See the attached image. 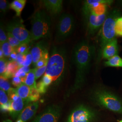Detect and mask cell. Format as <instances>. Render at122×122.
Listing matches in <instances>:
<instances>
[{"label":"cell","mask_w":122,"mask_h":122,"mask_svg":"<svg viewBox=\"0 0 122 122\" xmlns=\"http://www.w3.org/2000/svg\"><path fill=\"white\" fill-rule=\"evenodd\" d=\"M95 50L94 45L86 40L79 42L75 46L72 55V61L76 67L73 92L81 88L85 83Z\"/></svg>","instance_id":"obj_1"},{"label":"cell","mask_w":122,"mask_h":122,"mask_svg":"<svg viewBox=\"0 0 122 122\" xmlns=\"http://www.w3.org/2000/svg\"><path fill=\"white\" fill-rule=\"evenodd\" d=\"M66 66V52L63 47H54L52 49L45 74L53 81L58 82L63 77Z\"/></svg>","instance_id":"obj_2"},{"label":"cell","mask_w":122,"mask_h":122,"mask_svg":"<svg viewBox=\"0 0 122 122\" xmlns=\"http://www.w3.org/2000/svg\"><path fill=\"white\" fill-rule=\"evenodd\" d=\"M30 35L32 41L49 37L51 33L50 16L44 10L35 12L31 21Z\"/></svg>","instance_id":"obj_3"},{"label":"cell","mask_w":122,"mask_h":122,"mask_svg":"<svg viewBox=\"0 0 122 122\" xmlns=\"http://www.w3.org/2000/svg\"><path fill=\"white\" fill-rule=\"evenodd\" d=\"M93 98L101 107L122 115V100L112 92L102 89L96 90L93 93Z\"/></svg>","instance_id":"obj_4"},{"label":"cell","mask_w":122,"mask_h":122,"mask_svg":"<svg viewBox=\"0 0 122 122\" xmlns=\"http://www.w3.org/2000/svg\"><path fill=\"white\" fill-rule=\"evenodd\" d=\"M120 12L117 9H114L108 14L107 17L101 27L100 33L101 50L105 46L115 39V24Z\"/></svg>","instance_id":"obj_5"},{"label":"cell","mask_w":122,"mask_h":122,"mask_svg":"<svg viewBox=\"0 0 122 122\" xmlns=\"http://www.w3.org/2000/svg\"><path fill=\"white\" fill-rule=\"evenodd\" d=\"M75 22L73 16L70 13L62 14L57 25L56 40L57 42L64 41L70 37L74 30Z\"/></svg>","instance_id":"obj_6"},{"label":"cell","mask_w":122,"mask_h":122,"mask_svg":"<svg viewBox=\"0 0 122 122\" xmlns=\"http://www.w3.org/2000/svg\"><path fill=\"white\" fill-rule=\"evenodd\" d=\"M6 30L22 44H28L32 41L30 33L26 29L21 20L16 19L10 22Z\"/></svg>","instance_id":"obj_7"},{"label":"cell","mask_w":122,"mask_h":122,"mask_svg":"<svg viewBox=\"0 0 122 122\" xmlns=\"http://www.w3.org/2000/svg\"><path fill=\"white\" fill-rule=\"evenodd\" d=\"M96 114L91 109L84 105H80L72 111L67 122H92Z\"/></svg>","instance_id":"obj_8"},{"label":"cell","mask_w":122,"mask_h":122,"mask_svg":"<svg viewBox=\"0 0 122 122\" xmlns=\"http://www.w3.org/2000/svg\"><path fill=\"white\" fill-rule=\"evenodd\" d=\"M8 95L10 98L11 102L9 113L13 118H18L24 109L25 105H27V104L19 96L16 92V89L12 88L8 93Z\"/></svg>","instance_id":"obj_9"},{"label":"cell","mask_w":122,"mask_h":122,"mask_svg":"<svg viewBox=\"0 0 122 122\" xmlns=\"http://www.w3.org/2000/svg\"><path fill=\"white\" fill-rule=\"evenodd\" d=\"M60 112V107L57 105L49 106L32 122H58Z\"/></svg>","instance_id":"obj_10"},{"label":"cell","mask_w":122,"mask_h":122,"mask_svg":"<svg viewBox=\"0 0 122 122\" xmlns=\"http://www.w3.org/2000/svg\"><path fill=\"white\" fill-rule=\"evenodd\" d=\"M108 14L98 15L92 12H90L86 19L87 31L89 35H93L102 27Z\"/></svg>","instance_id":"obj_11"},{"label":"cell","mask_w":122,"mask_h":122,"mask_svg":"<svg viewBox=\"0 0 122 122\" xmlns=\"http://www.w3.org/2000/svg\"><path fill=\"white\" fill-rule=\"evenodd\" d=\"M31 53L33 57V64L35 66L38 61L48 52V45L45 41H40L32 48Z\"/></svg>","instance_id":"obj_12"},{"label":"cell","mask_w":122,"mask_h":122,"mask_svg":"<svg viewBox=\"0 0 122 122\" xmlns=\"http://www.w3.org/2000/svg\"><path fill=\"white\" fill-rule=\"evenodd\" d=\"M39 106L38 101L31 102L25 107L17 119L23 122H26L30 119L36 113Z\"/></svg>","instance_id":"obj_13"},{"label":"cell","mask_w":122,"mask_h":122,"mask_svg":"<svg viewBox=\"0 0 122 122\" xmlns=\"http://www.w3.org/2000/svg\"><path fill=\"white\" fill-rule=\"evenodd\" d=\"M118 44L116 38L107 44L101 51L103 58L109 59L118 55Z\"/></svg>","instance_id":"obj_14"},{"label":"cell","mask_w":122,"mask_h":122,"mask_svg":"<svg viewBox=\"0 0 122 122\" xmlns=\"http://www.w3.org/2000/svg\"><path fill=\"white\" fill-rule=\"evenodd\" d=\"M62 0H44V6L52 15H57L61 12L62 9Z\"/></svg>","instance_id":"obj_15"},{"label":"cell","mask_w":122,"mask_h":122,"mask_svg":"<svg viewBox=\"0 0 122 122\" xmlns=\"http://www.w3.org/2000/svg\"><path fill=\"white\" fill-rule=\"evenodd\" d=\"M20 67L16 61H11L7 63L6 71L3 76L6 79L14 77V75Z\"/></svg>","instance_id":"obj_16"},{"label":"cell","mask_w":122,"mask_h":122,"mask_svg":"<svg viewBox=\"0 0 122 122\" xmlns=\"http://www.w3.org/2000/svg\"><path fill=\"white\" fill-rule=\"evenodd\" d=\"M18 95L24 100L28 105L29 103V99L31 92V88L26 85L25 83H22L16 89Z\"/></svg>","instance_id":"obj_17"},{"label":"cell","mask_w":122,"mask_h":122,"mask_svg":"<svg viewBox=\"0 0 122 122\" xmlns=\"http://www.w3.org/2000/svg\"><path fill=\"white\" fill-rule=\"evenodd\" d=\"M11 102L5 92L2 90H0V110L3 112H9Z\"/></svg>","instance_id":"obj_18"},{"label":"cell","mask_w":122,"mask_h":122,"mask_svg":"<svg viewBox=\"0 0 122 122\" xmlns=\"http://www.w3.org/2000/svg\"><path fill=\"white\" fill-rule=\"evenodd\" d=\"M26 2V0H15L10 4V8L15 11L17 16H20Z\"/></svg>","instance_id":"obj_19"},{"label":"cell","mask_w":122,"mask_h":122,"mask_svg":"<svg viewBox=\"0 0 122 122\" xmlns=\"http://www.w3.org/2000/svg\"><path fill=\"white\" fill-rule=\"evenodd\" d=\"M35 68L31 69L30 71L27 74L25 78L21 79L22 83H25L26 85L31 88H36L35 82Z\"/></svg>","instance_id":"obj_20"},{"label":"cell","mask_w":122,"mask_h":122,"mask_svg":"<svg viewBox=\"0 0 122 122\" xmlns=\"http://www.w3.org/2000/svg\"><path fill=\"white\" fill-rule=\"evenodd\" d=\"M105 65L106 66L122 67V58L118 55H116L105 61Z\"/></svg>","instance_id":"obj_21"},{"label":"cell","mask_w":122,"mask_h":122,"mask_svg":"<svg viewBox=\"0 0 122 122\" xmlns=\"http://www.w3.org/2000/svg\"><path fill=\"white\" fill-rule=\"evenodd\" d=\"M7 38H8V42L10 45L15 50H16V49L20 46L22 43H20L17 39H16L14 36L12 35L10 33L7 32Z\"/></svg>","instance_id":"obj_22"},{"label":"cell","mask_w":122,"mask_h":122,"mask_svg":"<svg viewBox=\"0 0 122 122\" xmlns=\"http://www.w3.org/2000/svg\"><path fill=\"white\" fill-rule=\"evenodd\" d=\"M0 90H3L4 92H6L7 94L12 89L7 79L1 76H0Z\"/></svg>","instance_id":"obj_23"},{"label":"cell","mask_w":122,"mask_h":122,"mask_svg":"<svg viewBox=\"0 0 122 122\" xmlns=\"http://www.w3.org/2000/svg\"><path fill=\"white\" fill-rule=\"evenodd\" d=\"M0 48L4 52L5 57H10L11 53L15 50L10 45L8 42H6L0 45Z\"/></svg>","instance_id":"obj_24"},{"label":"cell","mask_w":122,"mask_h":122,"mask_svg":"<svg viewBox=\"0 0 122 122\" xmlns=\"http://www.w3.org/2000/svg\"><path fill=\"white\" fill-rule=\"evenodd\" d=\"M40 97V93L37 88H31L30 93L29 97V101L30 102H37Z\"/></svg>","instance_id":"obj_25"},{"label":"cell","mask_w":122,"mask_h":122,"mask_svg":"<svg viewBox=\"0 0 122 122\" xmlns=\"http://www.w3.org/2000/svg\"><path fill=\"white\" fill-rule=\"evenodd\" d=\"M52 79L50 76L44 74L43 78L39 81L40 84L43 87L47 89L48 86L52 83Z\"/></svg>","instance_id":"obj_26"},{"label":"cell","mask_w":122,"mask_h":122,"mask_svg":"<svg viewBox=\"0 0 122 122\" xmlns=\"http://www.w3.org/2000/svg\"><path fill=\"white\" fill-rule=\"evenodd\" d=\"M115 34L116 36L122 37V16L118 18L115 24Z\"/></svg>","instance_id":"obj_27"},{"label":"cell","mask_w":122,"mask_h":122,"mask_svg":"<svg viewBox=\"0 0 122 122\" xmlns=\"http://www.w3.org/2000/svg\"><path fill=\"white\" fill-rule=\"evenodd\" d=\"M49 59V57L48 56V52L46 54H45L44 56L42 57L36 64L35 65L36 68H39V67L43 66H44L47 65Z\"/></svg>","instance_id":"obj_28"},{"label":"cell","mask_w":122,"mask_h":122,"mask_svg":"<svg viewBox=\"0 0 122 122\" xmlns=\"http://www.w3.org/2000/svg\"><path fill=\"white\" fill-rule=\"evenodd\" d=\"M47 65L44 66H43L39 67V68H35V78H36V80L40 78L46 72V71L47 69Z\"/></svg>","instance_id":"obj_29"},{"label":"cell","mask_w":122,"mask_h":122,"mask_svg":"<svg viewBox=\"0 0 122 122\" xmlns=\"http://www.w3.org/2000/svg\"><path fill=\"white\" fill-rule=\"evenodd\" d=\"M8 41L7 35H6L5 32L3 29V26L0 25V45Z\"/></svg>","instance_id":"obj_30"},{"label":"cell","mask_w":122,"mask_h":122,"mask_svg":"<svg viewBox=\"0 0 122 122\" xmlns=\"http://www.w3.org/2000/svg\"><path fill=\"white\" fill-rule=\"evenodd\" d=\"M7 62L4 58L0 60V76H3L4 74L7 65Z\"/></svg>","instance_id":"obj_31"},{"label":"cell","mask_w":122,"mask_h":122,"mask_svg":"<svg viewBox=\"0 0 122 122\" xmlns=\"http://www.w3.org/2000/svg\"><path fill=\"white\" fill-rule=\"evenodd\" d=\"M33 63V57L31 52H28L25 55V58L22 66H29L31 64Z\"/></svg>","instance_id":"obj_32"},{"label":"cell","mask_w":122,"mask_h":122,"mask_svg":"<svg viewBox=\"0 0 122 122\" xmlns=\"http://www.w3.org/2000/svg\"><path fill=\"white\" fill-rule=\"evenodd\" d=\"M16 52L18 53H20L22 54H26L29 52V49L27 44H22L16 50Z\"/></svg>","instance_id":"obj_33"},{"label":"cell","mask_w":122,"mask_h":122,"mask_svg":"<svg viewBox=\"0 0 122 122\" xmlns=\"http://www.w3.org/2000/svg\"><path fill=\"white\" fill-rule=\"evenodd\" d=\"M10 7L8 2L5 0H0V9L2 12L5 13Z\"/></svg>","instance_id":"obj_34"},{"label":"cell","mask_w":122,"mask_h":122,"mask_svg":"<svg viewBox=\"0 0 122 122\" xmlns=\"http://www.w3.org/2000/svg\"><path fill=\"white\" fill-rule=\"evenodd\" d=\"M25 55L26 54H22L17 53V58L16 61L20 67L22 66L23 63L25 60Z\"/></svg>","instance_id":"obj_35"},{"label":"cell","mask_w":122,"mask_h":122,"mask_svg":"<svg viewBox=\"0 0 122 122\" xmlns=\"http://www.w3.org/2000/svg\"><path fill=\"white\" fill-rule=\"evenodd\" d=\"M12 83L14 86L19 87L22 83L21 79L17 76L13 77L12 80Z\"/></svg>","instance_id":"obj_36"},{"label":"cell","mask_w":122,"mask_h":122,"mask_svg":"<svg viewBox=\"0 0 122 122\" xmlns=\"http://www.w3.org/2000/svg\"><path fill=\"white\" fill-rule=\"evenodd\" d=\"M10 57L12 59V61H16L17 58V53L16 50H15L10 55Z\"/></svg>","instance_id":"obj_37"},{"label":"cell","mask_w":122,"mask_h":122,"mask_svg":"<svg viewBox=\"0 0 122 122\" xmlns=\"http://www.w3.org/2000/svg\"><path fill=\"white\" fill-rule=\"evenodd\" d=\"M22 70L24 72H25V73H26V74H28L30 71V68L29 66H22Z\"/></svg>","instance_id":"obj_38"},{"label":"cell","mask_w":122,"mask_h":122,"mask_svg":"<svg viewBox=\"0 0 122 122\" xmlns=\"http://www.w3.org/2000/svg\"><path fill=\"white\" fill-rule=\"evenodd\" d=\"M0 59L1 58H3V56H4V52H3L2 49L0 48Z\"/></svg>","instance_id":"obj_39"},{"label":"cell","mask_w":122,"mask_h":122,"mask_svg":"<svg viewBox=\"0 0 122 122\" xmlns=\"http://www.w3.org/2000/svg\"><path fill=\"white\" fill-rule=\"evenodd\" d=\"M3 122H12V121H11L10 120V119H6L5 120H4Z\"/></svg>","instance_id":"obj_40"},{"label":"cell","mask_w":122,"mask_h":122,"mask_svg":"<svg viewBox=\"0 0 122 122\" xmlns=\"http://www.w3.org/2000/svg\"><path fill=\"white\" fill-rule=\"evenodd\" d=\"M16 122H23L22 121H21L20 120V119H17V120H16Z\"/></svg>","instance_id":"obj_41"},{"label":"cell","mask_w":122,"mask_h":122,"mask_svg":"<svg viewBox=\"0 0 122 122\" xmlns=\"http://www.w3.org/2000/svg\"><path fill=\"white\" fill-rule=\"evenodd\" d=\"M118 122H122V119H121V120H120L119 121H118Z\"/></svg>","instance_id":"obj_42"}]
</instances>
